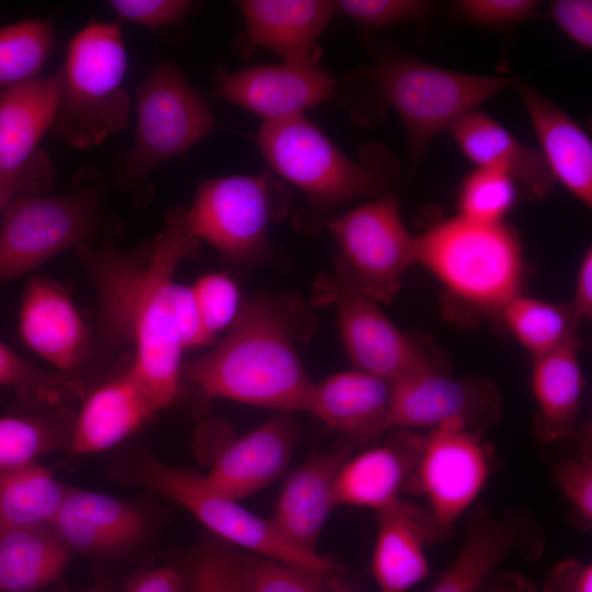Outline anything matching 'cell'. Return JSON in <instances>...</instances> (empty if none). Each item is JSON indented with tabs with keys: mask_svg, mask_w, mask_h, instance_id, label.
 Returning <instances> with one entry per match:
<instances>
[{
	"mask_svg": "<svg viewBox=\"0 0 592 592\" xmlns=\"http://www.w3.org/2000/svg\"><path fill=\"white\" fill-rule=\"evenodd\" d=\"M244 24L242 45L261 46L283 61L321 58L317 39L335 13L326 0H243L237 2Z\"/></svg>",
	"mask_w": 592,
	"mask_h": 592,
	"instance_id": "cell-20",
	"label": "cell"
},
{
	"mask_svg": "<svg viewBox=\"0 0 592 592\" xmlns=\"http://www.w3.org/2000/svg\"><path fill=\"white\" fill-rule=\"evenodd\" d=\"M217 93L228 102L265 119L304 114L325 101L345 103L348 80H339L320 65V58L257 65L214 73Z\"/></svg>",
	"mask_w": 592,
	"mask_h": 592,
	"instance_id": "cell-15",
	"label": "cell"
},
{
	"mask_svg": "<svg viewBox=\"0 0 592 592\" xmlns=\"http://www.w3.org/2000/svg\"><path fill=\"white\" fill-rule=\"evenodd\" d=\"M59 425L35 417H0V470L33 464L70 441Z\"/></svg>",
	"mask_w": 592,
	"mask_h": 592,
	"instance_id": "cell-36",
	"label": "cell"
},
{
	"mask_svg": "<svg viewBox=\"0 0 592 592\" xmlns=\"http://www.w3.org/2000/svg\"><path fill=\"white\" fill-rule=\"evenodd\" d=\"M531 385L537 437L556 441L576 435L584 386L578 341L534 357Z\"/></svg>",
	"mask_w": 592,
	"mask_h": 592,
	"instance_id": "cell-28",
	"label": "cell"
},
{
	"mask_svg": "<svg viewBox=\"0 0 592 592\" xmlns=\"http://www.w3.org/2000/svg\"><path fill=\"white\" fill-rule=\"evenodd\" d=\"M19 332L23 342L60 374L79 371L90 352L88 327L67 291L55 280H31L22 295Z\"/></svg>",
	"mask_w": 592,
	"mask_h": 592,
	"instance_id": "cell-16",
	"label": "cell"
},
{
	"mask_svg": "<svg viewBox=\"0 0 592 592\" xmlns=\"http://www.w3.org/2000/svg\"><path fill=\"white\" fill-rule=\"evenodd\" d=\"M127 53L118 23L91 21L70 41L52 132L78 149L124 129L130 101L124 88Z\"/></svg>",
	"mask_w": 592,
	"mask_h": 592,
	"instance_id": "cell-5",
	"label": "cell"
},
{
	"mask_svg": "<svg viewBox=\"0 0 592 592\" xmlns=\"http://www.w3.org/2000/svg\"><path fill=\"white\" fill-rule=\"evenodd\" d=\"M327 592H354L335 572L327 577Z\"/></svg>",
	"mask_w": 592,
	"mask_h": 592,
	"instance_id": "cell-50",
	"label": "cell"
},
{
	"mask_svg": "<svg viewBox=\"0 0 592 592\" xmlns=\"http://www.w3.org/2000/svg\"><path fill=\"white\" fill-rule=\"evenodd\" d=\"M390 391L391 383L355 368L312 383L305 411L363 441L384 432Z\"/></svg>",
	"mask_w": 592,
	"mask_h": 592,
	"instance_id": "cell-24",
	"label": "cell"
},
{
	"mask_svg": "<svg viewBox=\"0 0 592 592\" xmlns=\"http://www.w3.org/2000/svg\"><path fill=\"white\" fill-rule=\"evenodd\" d=\"M293 445L291 421L277 417L228 441L203 478L212 489L239 501L262 490L283 474Z\"/></svg>",
	"mask_w": 592,
	"mask_h": 592,
	"instance_id": "cell-18",
	"label": "cell"
},
{
	"mask_svg": "<svg viewBox=\"0 0 592 592\" xmlns=\"http://www.w3.org/2000/svg\"><path fill=\"white\" fill-rule=\"evenodd\" d=\"M532 588L525 581L517 578H505L502 582L492 587H486L480 592H531Z\"/></svg>",
	"mask_w": 592,
	"mask_h": 592,
	"instance_id": "cell-49",
	"label": "cell"
},
{
	"mask_svg": "<svg viewBox=\"0 0 592 592\" xmlns=\"http://www.w3.org/2000/svg\"><path fill=\"white\" fill-rule=\"evenodd\" d=\"M333 5L335 13L367 30L421 20L434 11V3L424 0H339L333 1Z\"/></svg>",
	"mask_w": 592,
	"mask_h": 592,
	"instance_id": "cell-39",
	"label": "cell"
},
{
	"mask_svg": "<svg viewBox=\"0 0 592 592\" xmlns=\"http://www.w3.org/2000/svg\"><path fill=\"white\" fill-rule=\"evenodd\" d=\"M116 16L149 30H160L185 16L194 5L186 0H112Z\"/></svg>",
	"mask_w": 592,
	"mask_h": 592,
	"instance_id": "cell-42",
	"label": "cell"
},
{
	"mask_svg": "<svg viewBox=\"0 0 592 592\" xmlns=\"http://www.w3.org/2000/svg\"><path fill=\"white\" fill-rule=\"evenodd\" d=\"M520 95L553 177L578 200L592 205V143L587 133L537 90L516 81Z\"/></svg>",
	"mask_w": 592,
	"mask_h": 592,
	"instance_id": "cell-22",
	"label": "cell"
},
{
	"mask_svg": "<svg viewBox=\"0 0 592 592\" xmlns=\"http://www.w3.org/2000/svg\"><path fill=\"white\" fill-rule=\"evenodd\" d=\"M56 172L48 155L38 149L14 178L0 182V213L8 203L22 194H45L55 181Z\"/></svg>",
	"mask_w": 592,
	"mask_h": 592,
	"instance_id": "cell-44",
	"label": "cell"
},
{
	"mask_svg": "<svg viewBox=\"0 0 592 592\" xmlns=\"http://www.w3.org/2000/svg\"><path fill=\"white\" fill-rule=\"evenodd\" d=\"M326 225L341 249L335 262L367 295L390 301L415 264V237L401 220L397 195L384 194Z\"/></svg>",
	"mask_w": 592,
	"mask_h": 592,
	"instance_id": "cell-12",
	"label": "cell"
},
{
	"mask_svg": "<svg viewBox=\"0 0 592 592\" xmlns=\"http://www.w3.org/2000/svg\"><path fill=\"white\" fill-rule=\"evenodd\" d=\"M459 15L492 29H509L533 18L539 2L534 0H459L454 2Z\"/></svg>",
	"mask_w": 592,
	"mask_h": 592,
	"instance_id": "cell-41",
	"label": "cell"
},
{
	"mask_svg": "<svg viewBox=\"0 0 592 592\" xmlns=\"http://www.w3.org/2000/svg\"><path fill=\"white\" fill-rule=\"evenodd\" d=\"M202 328L210 342L237 317L239 292L236 283L226 274L209 273L201 276L192 286Z\"/></svg>",
	"mask_w": 592,
	"mask_h": 592,
	"instance_id": "cell-38",
	"label": "cell"
},
{
	"mask_svg": "<svg viewBox=\"0 0 592 592\" xmlns=\"http://www.w3.org/2000/svg\"><path fill=\"white\" fill-rule=\"evenodd\" d=\"M515 197L513 179L501 172L478 168L466 177L459 190V215L480 223H503Z\"/></svg>",
	"mask_w": 592,
	"mask_h": 592,
	"instance_id": "cell-37",
	"label": "cell"
},
{
	"mask_svg": "<svg viewBox=\"0 0 592 592\" xmlns=\"http://www.w3.org/2000/svg\"><path fill=\"white\" fill-rule=\"evenodd\" d=\"M57 195L22 194L2 210L0 283L33 271L56 254L91 244L102 219L96 175Z\"/></svg>",
	"mask_w": 592,
	"mask_h": 592,
	"instance_id": "cell-8",
	"label": "cell"
},
{
	"mask_svg": "<svg viewBox=\"0 0 592 592\" xmlns=\"http://www.w3.org/2000/svg\"><path fill=\"white\" fill-rule=\"evenodd\" d=\"M300 309L257 295L227 337L182 372L205 396L281 411H305L312 382L296 349Z\"/></svg>",
	"mask_w": 592,
	"mask_h": 592,
	"instance_id": "cell-2",
	"label": "cell"
},
{
	"mask_svg": "<svg viewBox=\"0 0 592 592\" xmlns=\"http://www.w3.org/2000/svg\"><path fill=\"white\" fill-rule=\"evenodd\" d=\"M61 91L59 70L0 92V182L18 175L38 150Z\"/></svg>",
	"mask_w": 592,
	"mask_h": 592,
	"instance_id": "cell-23",
	"label": "cell"
},
{
	"mask_svg": "<svg viewBox=\"0 0 592 592\" xmlns=\"http://www.w3.org/2000/svg\"><path fill=\"white\" fill-rule=\"evenodd\" d=\"M371 75L379 98L403 123L411 169L436 136L516 81L454 71L403 55L379 57Z\"/></svg>",
	"mask_w": 592,
	"mask_h": 592,
	"instance_id": "cell-6",
	"label": "cell"
},
{
	"mask_svg": "<svg viewBox=\"0 0 592 592\" xmlns=\"http://www.w3.org/2000/svg\"><path fill=\"white\" fill-rule=\"evenodd\" d=\"M349 446L311 454L286 480L270 519L277 533L292 546L309 554L334 502V480L348 459Z\"/></svg>",
	"mask_w": 592,
	"mask_h": 592,
	"instance_id": "cell-19",
	"label": "cell"
},
{
	"mask_svg": "<svg viewBox=\"0 0 592 592\" xmlns=\"http://www.w3.org/2000/svg\"><path fill=\"white\" fill-rule=\"evenodd\" d=\"M464 155L478 168L504 173L535 197H545L555 179L540 151L524 145L506 128L476 110L449 129Z\"/></svg>",
	"mask_w": 592,
	"mask_h": 592,
	"instance_id": "cell-25",
	"label": "cell"
},
{
	"mask_svg": "<svg viewBox=\"0 0 592 592\" xmlns=\"http://www.w3.org/2000/svg\"><path fill=\"white\" fill-rule=\"evenodd\" d=\"M0 386L13 389L20 401L32 407L56 406L77 389L70 378L38 367L2 342H0Z\"/></svg>",
	"mask_w": 592,
	"mask_h": 592,
	"instance_id": "cell-35",
	"label": "cell"
},
{
	"mask_svg": "<svg viewBox=\"0 0 592 592\" xmlns=\"http://www.w3.org/2000/svg\"><path fill=\"white\" fill-rule=\"evenodd\" d=\"M412 457V439L369 448L345 459L334 480L335 505L367 508L377 513L400 501Z\"/></svg>",
	"mask_w": 592,
	"mask_h": 592,
	"instance_id": "cell-29",
	"label": "cell"
},
{
	"mask_svg": "<svg viewBox=\"0 0 592 592\" xmlns=\"http://www.w3.org/2000/svg\"><path fill=\"white\" fill-rule=\"evenodd\" d=\"M415 263L455 300L482 314L500 315L521 294L525 271L522 246L509 227L460 215L415 236Z\"/></svg>",
	"mask_w": 592,
	"mask_h": 592,
	"instance_id": "cell-4",
	"label": "cell"
},
{
	"mask_svg": "<svg viewBox=\"0 0 592 592\" xmlns=\"http://www.w3.org/2000/svg\"><path fill=\"white\" fill-rule=\"evenodd\" d=\"M153 414L144 391L126 371L88 396L71 430V451L87 455L107 449Z\"/></svg>",
	"mask_w": 592,
	"mask_h": 592,
	"instance_id": "cell-26",
	"label": "cell"
},
{
	"mask_svg": "<svg viewBox=\"0 0 592 592\" xmlns=\"http://www.w3.org/2000/svg\"><path fill=\"white\" fill-rule=\"evenodd\" d=\"M145 481L189 510L201 523L223 539L248 553L274 558L321 573L338 566L319 554L299 550L287 543L270 519H262L220 492L212 489L203 475L159 463L144 469Z\"/></svg>",
	"mask_w": 592,
	"mask_h": 592,
	"instance_id": "cell-13",
	"label": "cell"
},
{
	"mask_svg": "<svg viewBox=\"0 0 592 592\" xmlns=\"http://www.w3.org/2000/svg\"><path fill=\"white\" fill-rule=\"evenodd\" d=\"M70 549L49 525L0 523V592H35L56 580Z\"/></svg>",
	"mask_w": 592,
	"mask_h": 592,
	"instance_id": "cell-30",
	"label": "cell"
},
{
	"mask_svg": "<svg viewBox=\"0 0 592 592\" xmlns=\"http://www.w3.org/2000/svg\"><path fill=\"white\" fill-rule=\"evenodd\" d=\"M499 412L500 395L490 382L453 377L433 367L391 384L384 431L432 430L459 420L482 433Z\"/></svg>",
	"mask_w": 592,
	"mask_h": 592,
	"instance_id": "cell-14",
	"label": "cell"
},
{
	"mask_svg": "<svg viewBox=\"0 0 592 592\" xmlns=\"http://www.w3.org/2000/svg\"><path fill=\"white\" fill-rule=\"evenodd\" d=\"M291 193L272 173L202 181L187 221L193 235L236 263H260L271 253L270 227L282 219Z\"/></svg>",
	"mask_w": 592,
	"mask_h": 592,
	"instance_id": "cell-9",
	"label": "cell"
},
{
	"mask_svg": "<svg viewBox=\"0 0 592 592\" xmlns=\"http://www.w3.org/2000/svg\"><path fill=\"white\" fill-rule=\"evenodd\" d=\"M190 588L191 592H238L232 554L220 548L201 553L191 567Z\"/></svg>",
	"mask_w": 592,
	"mask_h": 592,
	"instance_id": "cell-43",
	"label": "cell"
},
{
	"mask_svg": "<svg viewBox=\"0 0 592 592\" xmlns=\"http://www.w3.org/2000/svg\"><path fill=\"white\" fill-rule=\"evenodd\" d=\"M318 304L333 305L342 341L356 369L395 383L433 368L418 342L398 328L379 303L335 262V270L316 282Z\"/></svg>",
	"mask_w": 592,
	"mask_h": 592,
	"instance_id": "cell-11",
	"label": "cell"
},
{
	"mask_svg": "<svg viewBox=\"0 0 592 592\" xmlns=\"http://www.w3.org/2000/svg\"><path fill=\"white\" fill-rule=\"evenodd\" d=\"M54 44L55 31L47 21L0 27V92L38 78Z\"/></svg>",
	"mask_w": 592,
	"mask_h": 592,
	"instance_id": "cell-33",
	"label": "cell"
},
{
	"mask_svg": "<svg viewBox=\"0 0 592 592\" xmlns=\"http://www.w3.org/2000/svg\"><path fill=\"white\" fill-rule=\"evenodd\" d=\"M538 533L525 513L496 515L478 509L469 516L464 542L455 559L429 592H480L491 572L511 554L539 551Z\"/></svg>",
	"mask_w": 592,
	"mask_h": 592,
	"instance_id": "cell-17",
	"label": "cell"
},
{
	"mask_svg": "<svg viewBox=\"0 0 592 592\" xmlns=\"http://www.w3.org/2000/svg\"><path fill=\"white\" fill-rule=\"evenodd\" d=\"M548 13L576 44L584 49L592 48V1L557 0L550 4Z\"/></svg>",
	"mask_w": 592,
	"mask_h": 592,
	"instance_id": "cell-45",
	"label": "cell"
},
{
	"mask_svg": "<svg viewBox=\"0 0 592 592\" xmlns=\"http://www.w3.org/2000/svg\"><path fill=\"white\" fill-rule=\"evenodd\" d=\"M555 479L579 525L588 530L592 524L591 454L561 459L555 467Z\"/></svg>",
	"mask_w": 592,
	"mask_h": 592,
	"instance_id": "cell-40",
	"label": "cell"
},
{
	"mask_svg": "<svg viewBox=\"0 0 592 592\" xmlns=\"http://www.w3.org/2000/svg\"><path fill=\"white\" fill-rule=\"evenodd\" d=\"M500 317L517 342L534 357L578 341L579 320L568 305L520 294L505 305Z\"/></svg>",
	"mask_w": 592,
	"mask_h": 592,
	"instance_id": "cell-32",
	"label": "cell"
},
{
	"mask_svg": "<svg viewBox=\"0 0 592 592\" xmlns=\"http://www.w3.org/2000/svg\"><path fill=\"white\" fill-rule=\"evenodd\" d=\"M49 526L71 550L118 551L144 533L145 520L132 505L87 490H68Z\"/></svg>",
	"mask_w": 592,
	"mask_h": 592,
	"instance_id": "cell-21",
	"label": "cell"
},
{
	"mask_svg": "<svg viewBox=\"0 0 592 592\" xmlns=\"http://www.w3.org/2000/svg\"><path fill=\"white\" fill-rule=\"evenodd\" d=\"M238 592H327V577L304 567L246 553L232 554Z\"/></svg>",
	"mask_w": 592,
	"mask_h": 592,
	"instance_id": "cell-34",
	"label": "cell"
},
{
	"mask_svg": "<svg viewBox=\"0 0 592 592\" xmlns=\"http://www.w3.org/2000/svg\"><path fill=\"white\" fill-rule=\"evenodd\" d=\"M544 592H592V567L576 559L561 561L548 577Z\"/></svg>",
	"mask_w": 592,
	"mask_h": 592,
	"instance_id": "cell-46",
	"label": "cell"
},
{
	"mask_svg": "<svg viewBox=\"0 0 592 592\" xmlns=\"http://www.w3.org/2000/svg\"><path fill=\"white\" fill-rule=\"evenodd\" d=\"M377 514L373 576L382 592H406L428 577L424 542L435 533L431 522L401 501Z\"/></svg>",
	"mask_w": 592,
	"mask_h": 592,
	"instance_id": "cell-27",
	"label": "cell"
},
{
	"mask_svg": "<svg viewBox=\"0 0 592 592\" xmlns=\"http://www.w3.org/2000/svg\"><path fill=\"white\" fill-rule=\"evenodd\" d=\"M198 250L183 206L172 207L156 238L134 251L76 249L94 281L104 330L112 342L133 346L127 372L155 413L179 394L183 352L209 343L191 286L174 281L182 261Z\"/></svg>",
	"mask_w": 592,
	"mask_h": 592,
	"instance_id": "cell-1",
	"label": "cell"
},
{
	"mask_svg": "<svg viewBox=\"0 0 592 592\" xmlns=\"http://www.w3.org/2000/svg\"><path fill=\"white\" fill-rule=\"evenodd\" d=\"M254 140L270 167L306 197L295 225L318 232L338 205L353 198L387 194L396 172L392 156L369 146L360 161L342 152L305 114L265 119Z\"/></svg>",
	"mask_w": 592,
	"mask_h": 592,
	"instance_id": "cell-3",
	"label": "cell"
},
{
	"mask_svg": "<svg viewBox=\"0 0 592 592\" xmlns=\"http://www.w3.org/2000/svg\"><path fill=\"white\" fill-rule=\"evenodd\" d=\"M492 469L490 446L463 421L445 422L413 439L406 487L424 496L436 535L446 537L482 490Z\"/></svg>",
	"mask_w": 592,
	"mask_h": 592,
	"instance_id": "cell-10",
	"label": "cell"
},
{
	"mask_svg": "<svg viewBox=\"0 0 592 592\" xmlns=\"http://www.w3.org/2000/svg\"><path fill=\"white\" fill-rule=\"evenodd\" d=\"M216 129V118L202 94L173 61L157 64L137 89L135 140L115 170L116 182L135 200L153 193L150 173Z\"/></svg>",
	"mask_w": 592,
	"mask_h": 592,
	"instance_id": "cell-7",
	"label": "cell"
},
{
	"mask_svg": "<svg viewBox=\"0 0 592 592\" xmlns=\"http://www.w3.org/2000/svg\"><path fill=\"white\" fill-rule=\"evenodd\" d=\"M35 463L0 470V523L49 525L67 493Z\"/></svg>",
	"mask_w": 592,
	"mask_h": 592,
	"instance_id": "cell-31",
	"label": "cell"
},
{
	"mask_svg": "<svg viewBox=\"0 0 592 592\" xmlns=\"http://www.w3.org/2000/svg\"><path fill=\"white\" fill-rule=\"evenodd\" d=\"M579 321L592 316V251L587 250L578 266L573 300L570 305Z\"/></svg>",
	"mask_w": 592,
	"mask_h": 592,
	"instance_id": "cell-48",
	"label": "cell"
},
{
	"mask_svg": "<svg viewBox=\"0 0 592 592\" xmlns=\"http://www.w3.org/2000/svg\"><path fill=\"white\" fill-rule=\"evenodd\" d=\"M185 580L173 568H159L134 578L126 592H184Z\"/></svg>",
	"mask_w": 592,
	"mask_h": 592,
	"instance_id": "cell-47",
	"label": "cell"
}]
</instances>
